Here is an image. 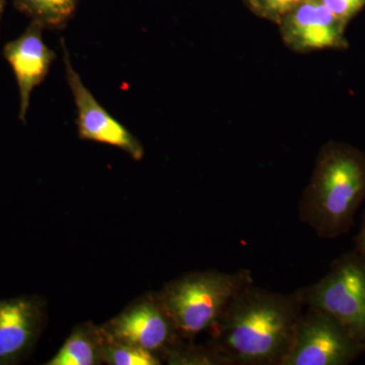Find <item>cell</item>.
Segmentation results:
<instances>
[{
    "label": "cell",
    "instance_id": "cell-1",
    "mask_svg": "<svg viewBox=\"0 0 365 365\" xmlns=\"http://www.w3.org/2000/svg\"><path fill=\"white\" fill-rule=\"evenodd\" d=\"M297 292L242 288L209 329L210 344L232 365H282L304 309Z\"/></svg>",
    "mask_w": 365,
    "mask_h": 365
},
{
    "label": "cell",
    "instance_id": "cell-2",
    "mask_svg": "<svg viewBox=\"0 0 365 365\" xmlns=\"http://www.w3.org/2000/svg\"><path fill=\"white\" fill-rule=\"evenodd\" d=\"M365 202V155L345 144L327 146L300 199L299 217L323 240L347 235Z\"/></svg>",
    "mask_w": 365,
    "mask_h": 365
},
{
    "label": "cell",
    "instance_id": "cell-3",
    "mask_svg": "<svg viewBox=\"0 0 365 365\" xmlns=\"http://www.w3.org/2000/svg\"><path fill=\"white\" fill-rule=\"evenodd\" d=\"M254 283L248 269L196 271L168 282L160 299L179 337L193 340L222 316L235 295Z\"/></svg>",
    "mask_w": 365,
    "mask_h": 365
},
{
    "label": "cell",
    "instance_id": "cell-4",
    "mask_svg": "<svg viewBox=\"0 0 365 365\" xmlns=\"http://www.w3.org/2000/svg\"><path fill=\"white\" fill-rule=\"evenodd\" d=\"M304 307L337 319L365 350V257L356 250L341 255L323 277L295 290Z\"/></svg>",
    "mask_w": 365,
    "mask_h": 365
},
{
    "label": "cell",
    "instance_id": "cell-5",
    "mask_svg": "<svg viewBox=\"0 0 365 365\" xmlns=\"http://www.w3.org/2000/svg\"><path fill=\"white\" fill-rule=\"evenodd\" d=\"M365 353L331 314L304 307L282 365H349Z\"/></svg>",
    "mask_w": 365,
    "mask_h": 365
},
{
    "label": "cell",
    "instance_id": "cell-6",
    "mask_svg": "<svg viewBox=\"0 0 365 365\" xmlns=\"http://www.w3.org/2000/svg\"><path fill=\"white\" fill-rule=\"evenodd\" d=\"M112 339L155 353L163 360L178 340L172 319L158 292L144 294L100 326Z\"/></svg>",
    "mask_w": 365,
    "mask_h": 365
},
{
    "label": "cell",
    "instance_id": "cell-7",
    "mask_svg": "<svg viewBox=\"0 0 365 365\" xmlns=\"http://www.w3.org/2000/svg\"><path fill=\"white\" fill-rule=\"evenodd\" d=\"M67 85L76 104V127L81 140L107 144L123 150L134 160L144 155L143 144L93 97L72 64L66 40L60 39Z\"/></svg>",
    "mask_w": 365,
    "mask_h": 365
},
{
    "label": "cell",
    "instance_id": "cell-8",
    "mask_svg": "<svg viewBox=\"0 0 365 365\" xmlns=\"http://www.w3.org/2000/svg\"><path fill=\"white\" fill-rule=\"evenodd\" d=\"M47 324V304L38 295L0 299V365L21 364Z\"/></svg>",
    "mask_w": 365,
    "mask_h": 365
},
{
    "label": "cell",
    "instance_id": "cell-9",
    "mask_svg": "<svg viewBox=\"0 0 365 365\" xmlns=\"http://www.w3.org/2000/svg\"><path fill=\"white\" fill-rule=\"evenodd\" d=\"M42 28L31 23L18 39L4 47V56L13 69L20 91V118L25 121L34 90L44 81L56 54L45 44Z\"/></svg>",
    "mask_w": 365,
    "mask_h": 365
},
{
    "label": "cell",
    "instance_id": "cell-10",
    "mask_svg": "<svg viewBox=\"0 0 365 365\" xmlns=\"http://www.w3.org/2000/svg\"><path fill=\"white\" fill-rule=\"evenodd\" d=\"M290 13L288 31L300 47L323 49L342 43L344 24L319 0H302Z\"/></svg>",
    "mask_w": 365,
    "mask_h": 365
},
{
    "label": "cell",
    "instance_id": "cell-11",
    "mask_svg": "<svg viewBox=\"0 0 365 365\" xmlns=\"http://www.w3.org/2000/svg\"><path fill=\"white\" fill-rule=\"evenodd\" d=\"M104 334L91 322L73 329L47 365H98L103 360Z\"/></svg>",
    "mask_w": 365,
    "mask_h": 365
},
{
    "label": "cell",
    "instance_id": "cell-12",
    "mask_svg": "<svg viewBox=\"0 0 365 365\" xmlns=\"http://www.w3.org/2000/svg\"><path fill=\"white\" fill-rule=\"evenodd\" d=\"M79 0H14V6L44 30L61 31L68 26Z\"/></svg>",
    "mask_w": 365,
    "mask_h": 365
},
{
    "label": "cell",
    "instance_id": "cell-13",
    "mask_svg": "<svg viewBox=\"0 0 365 365\" xmlns=\"http://www.w3.org/2000/svg\"><path fill=\"white\" fill-rule=\"evenodd\" d=\"M191 341L178 340L165 355V361L176 365H232L215 346L209 342L205 345H196Z\"/></svg>",
    "mask_w": 365,
    "mask_h": 365
},
{
    "label": "cell",
    "instance_id": "cell-14",
    "mask_svg": "<svg viewBox=\"0 0 365 365\" xmlns=\"http://www.w3.org/2000/svg\"><path fill=\"white\" fill-rule=\"evenodd\" d=\"M102 330V329H101ZM103 332V330H102ZM103 360L110 365H160L163 360L155 353L112 339L104 332Z\"/></svg>",
    "mask_w": 365,
    "mask_h": 365
},
{
    "label": "cell",
    "instance_id": "cell-15",
    "mask_svg": "<svg viewBox=\"0 0 365 365\" xmlns=\"http://www.w3.org/2000/svg\"><path fill=\"white\" fill-rule=\"evenodd\" d=\"M341 21L345 24L365 6V0H319Z\"/></svg>",
    "mask_w": 365,
    "mask_h": 365
},
{
    "label": "cell",
    "instance_id": "cell-16",
    "mask_svg": "<svg viewBox=\"0 0 365 365\" xmlns=\"http://www.w3.org/2000/svg\"><path fill=\"white\" fill-rule=\"evenodd\" d=\"M302 0H261L266 11L273 14H285L290 13L294 7L299 6Z\"/></svg>",
    "mask_w": 365,
    "mask_h": 365
},
{
    "label": "cell",
    "instance_id": "cell-17",
    "mask_svg": "<svg viewBox=\"0 0 365 365\" xmlns=\"http://www.w3.org/2000/svg\"><path fill=\"white\" fill-rule=\"evenodd\" d=\"M355 250L365 257V209L362 213L359 232L354 237Z\"/></svg>",
    "mask_w": 365,
    "mask_h": 365
},
{
    "label": "cell",
    "instance_id": "cell-18",
    "mask_svg": "<svg viewBox=\"0 0 365 365\" xmlns=\"http://www.w3.org/2000/svg\"><path fill=\"white\" fill-rule=\"evenodd\" d=\"M250 1H251V4H253V6H259L261 0H250Z\"/></svg>",
    "mask_w": 365,
    "mask_h": 365
},
{
    "label": "cell",
    "instance_id": "cell-19",
    "mask_svg": "<svg viewBox=\"0 0 365 365\" xmlns=\"http://www.w3.org/2000/svg\"><path fill=\"white\" fill-rule=\"evenodd\" d=\"M4 0H0V9H4Z\"/></svg>",
    "mask_w": 365,
    "mask_h": 365
},
{
    "label": "cell",
    "instance_id": "cell-20",
    "mask_svg": "<svg viewBox=\"0 0 365 365\" xmlns=\"http://www.w3.org/2000/svg\"><path fill=\"white\" fill-rule=\"evenodd\" d=\"M2 11H4V9H0V16H1Z\"/></svg>",
    "mask_w": 365,
    "mask_h": 365
}]
</instances>
